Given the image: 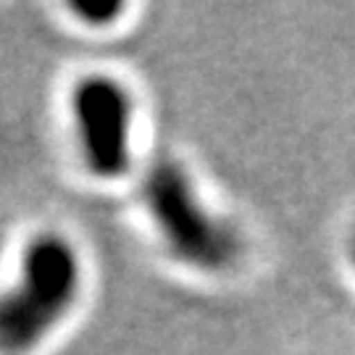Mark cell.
<instances>
[{"label": "cell", "mask_w": 355, "mask_h": 355, "mask_svg": "<svg viewBox=\"0 0 355 355\" xmlns=\"http://www.w3.org/2000/svg\"><path fill=\"white\" fill-rule=\"evenodd\" d=\"M74 11L87 19L92 24H105L108 19H114L116 13L121 11V3H114V0H105V3H74Z\"/></svg>", "instance_id": "cell-4"}, {"label": "cell", "mask_w": 355, "mask_h": 355, "mask_svg": "<svg viewBox=\"0 0 355 355\" xmlns=\"http://www.w3.org/2000/svg\"><path fill=\"white\" fill-rule=\"evenodd\" d=\"M145 200L168 248L187 266L221 271L237 261L240 240L234 229L205 211L179 164H153L145 179Z\"/></svg>", "instance_id": "cell-2"}, {"label": "cell", "mask_w": 355, "mask_h": 355, "mask_svg": "<svg viewBox=\"0 0 355 355\" xmlns=\"http://www.w3.org/2000/svg\"><path fill=\"white\" fill-rule=\"evenodd\" d=\"M87 166L98 177H121L129 166L132 101L111 76H85L71 95Z\"/></svg>", "instance_id": "cell-3"}, {"label": "cell", "mask_w": 355, "mask_h": 355, "mask_svg": "<svg viewBox=\"0 0 355 355\" xmlns=\"http://www.w3.org/2000/svg\"><path fill=\"white\" fill-rule=\"evenodd\" d=\"M82 282L79 255L61 234H40L26 245L21 279L0 297V353L32 350L74 305Z\"/></svg>", "instance_id": "cell-1"}]
</instances>
